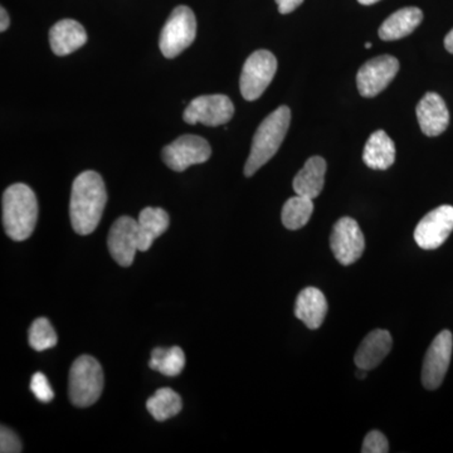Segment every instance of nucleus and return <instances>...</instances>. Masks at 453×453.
I'll list each match as a JSON object with an SVG mask.
<instances>
[{"mask_svg": "<svg viewBox=\"0 0 453 453\" xmlns=\"http://www.w3.org/2000/svg\"><path fill=\"white\" fill-rule=\"evenodd\" d=\"M107 203L104 179L94 170L83 172L73 184L70 219L77 234H91L103 219Z\"/></svg>", "mask_w": 453, "mask_h": 453, "instance_id": "nucleus-1", "label": "nucleus"}, {"mask_svg": "<svg viewBox=\"0 0 453 453\" xmlns=\"http://www.w3.org/2000/svg\"><path fill=\"white\" fill-rule=\"evenodd\" d=\"M3 226L5 234L17 242L28 240L38 219V202L26 184H13L3 195Z\"/></svg>", "mask_w": 453, "mask_h": 453, "instance_id": "nucleus-2", "label": "nucleus"}, {"mask_svg": "<svg viewBox=\"0 0 453 453\" xmlns=\"http://www.w3.org/2000/svg\"><path fill=\"white\" fill-rule=\"evenodd\" d=\"M290 122L291 110L288 106H280L261 122L253 136L251 151L244 166L246 177H252L275 157L286 138Z\"/></svg>", "mask_w": 453, "mask_h": 453, "instance_id": "nucleus-3", "label": "nucleus"}, {"mask_svg": "<svg viewBox=\"0 0 453 453\" xmlns=\"http://www.w3.org/2000/svg\"><path fill=\"white\" fill-rule=\"evenodd\" d=\"M104 372L95 357L81 356L74 360L68 380V395L76 407H89L103 395Z\"/></svg>", "mask_w": 453, "mask_h": 453, "instance_id": "nucleus-4", "label": "nucleus"}, {"mask_svg": "<svg viewBox=\"0 0 453 453\" xmlns=\"http://www.w3.org/2000/svg\"><path fill=\"white\" fill-rule=\"evenodd\" d=\"M196 37V19L192 9L179 5L170 14L160 33L159 47L166 58H175L188 47L192 46Z\"/></svg>", "mask_w": 453, "mask_h": 453, "instance_id": "nucleus-5", "label": "nucleus"}, {"mask_svg": "<svg viewBox=\"0 0 453 453\" xmlns=\"http://www.w3.org/2000/svg\"><path fill=\"white\" fill-rule=\"evenodd\" d=\"M277 71L276 57L266 50L253 52L244 62L240 79L241 94L244 100L255 101L262 96Z\"/></svg>", "mask_w": 453, "mask_h": 453, "instance_id": "nucleus-6", "label": "nucleus"}, {"mask_svg": "<svg viewBox=\"0 0 453 453\" xmlns=\"http://www.w3.org/2000/svg\"><path fill=\"white\" fill-rule=\"evenodd\" d=\"M234 106L226 95H204L195 98L184 111V121L189 125L203 124L205 127H219L231 120Z\"/></svg>", "mask_w": 453, "mask_h": 453, "instance_id": "nucleus-7", "label": "nucleus"}, {"mask_svg": "<svg viewBox=\"0 0 453 453\" xmlns=\"http://www.w3.org/2000/svg\"><path fill=\"white\" fill-rule=\"evenodd\" d=\"M163 160L174 172H184L196 164L208 162L211 155L210 142L196 135H183L163 149Z\"/></svg>", "mask_w": 453, "mask_h": 453, "instance_id": "nucleus-8", "label": "nucleus"}, {"mask_svg": "<svg viewBox=\"0 0 453 453\" xmlns=\"http://www.w3.org/2000/svg\"><path fill=\"white\" fill-rule=\"evenodd\" d=\"M330 247L342 266L356 264L365 249V234L356 219L344 217L334 226L330 235Z\"/></svg>", "mask_w": 453, "mask_h": 453, "instance_id": "nucleus-9", "label": "nucleus"}, {"mask_svg": "<svg viewBox=\"0 0 453 453\" xmlns=\"http://www.w3.org/2000/svg\"><path fill=\"white\" fill-rule=\"evenodd\" d=\"M452 350V334L449 330H443L432 342L423 360L422 383L426 389L440 388L451 363Z\"/></svg>", "mask_w": 453, "mask_h": 453, "instance_id": "nucleus-10", "label": "nucleus"}, {"mask_svg": "<svg viewBox=\"0 0 453 453\" xmlns=\"http://www.w3.org/2000/svg\"><path fill=\"white\" fill-rule=\"evenodd\" d=\"M399 71L395 57L384 55L366 62L357 74V86L363 97H375L388 88Z\"/></svg>", "mask_w": 453, "mask_h": 453, "instance_id": "nucleus-11", "label": "nucleus"}, {"mask_svg": "<svg viewBox=\"0 0 453 453\" xmlns=\"http://www.w3.org/2000/svg\"><path fill=\"white\" fill-rule=\"evenodd\" d=\"M110 255L122 267H129L139 252L138 220L129 216L116 219L107 238Z\"/></svg>", "mask_w": 453, "mask_h": 453, "instance_id": "nucleus-12", "label": "nucleus"}, {"mask_svg": "<svg viewBox=\"0 0 453 453\" xmlns=\"http://www.w3.org/2000/svg\"><path fill=\"white\" fill-rule=\"evenodd\" d=\"M453 231V207L441 205L423 217L414 231V240L423 250H436Z\"/></svg>", "mask_w": 453, "mask_h": 453, "instance_id": "nucleus-13", "label": "nucleus"}, {"mask_svg": "<svg viewBox=\"0 0 453 453\" xmlns=\"http://www.w3.org/2000/svg\"><path fill=\"white\" fill-rule=\"evenodd\" d=\"M417 119L422 133L429 138L445 133L449 125V111L443 98L428 92L417 105Z\"/></svg>", "mask_w": 453, "mask_h": 453, "instance_id": "nucleus-14", "label": "nucleus"}, {"mask_svg": "<svg viewBox=\"0 0 453 453\" xmlns=\"http://www.w3.org/2000/svg\"><path fill=\"white\" fill-rule=\"evenodd\" d=\"M88 42V33L77 20L62 19L50 31V44L56 56H68Z\"/></svg>", "mask_w": 453, "mask_h": 453, "instance_id": "nucleus-15", "label": "nucleus"}, {"mask_svg": "<svg viewBox=\"0 0 453 453\" xmlns=\"http://www.w3.org/2000/svg\"><path fill=\"white\" fill-rule=\"evenodd\" d=\"M392 335L387 330L378 329L368 334L357 348L354 357L357 368L365 371L377 368L392 350Z\"/></svg>", "mask_w": 453, "mask_h": 453, "instance_id": "nucleus-16", "label": "nucleus"}, {"mask_svg": "<svg viewBox=\"0 0 453 453\" xmlns=\"http://www.w3.org/2000/svg\"><path fill=\"white\" fill-rule=\"evenodd\" d=\"M327 309L329 306L323 292L316 288H306L297 296L295 315L309 329L315 330L323 325Z\"/></svg>", "mask_w": 453, "mask_h": 453, "instance_id": "nucleus-17", "label": "nucleus"}, {"mask_svg": "<svg viewBox=\"0 0 453 453\" xmlns=\"http://www.w3.org/2000/svg\"><path fill=\"white\" fill-rule=\"evenodd\" d=\"M423 13L421 9L408 7L399 9L384 20L380 28V37L383 41H398L407 37L421 25Z\"/></svg>", "mask_w": 453, "mask_h": 453, "instance_id": "nucleus-18", "label": "nucleus"}, {"mask_svg": "<svg viewBox=\"0 0 453 453\" xmlns=\"http://www.w3.org/2000/svg\"><path fill=\"white\" fill-rule=\"evenodd\" d=\"M325 174H326L325 159L321 157H310L294 179L292 186H294L295 193L297 196L315 199L323 190Z\"/></svg>", "mask_w": 453, "mask_h": 453, "instance_id": "nucleus-19", "label": "nucleus"}, {"mask_svg": "<svg viewBox=\"0 0 453 453\" xmlns=\"http://www.w3.org/2000/svg\"><path fill=\"white\" fill-rule=\"evenodd\" d=\"M363 162L368 168L387 170L395 162V145L383 130L375 131L366 142Z\"/></svg>", "mask_w": 453, "mask_h": 453, "instance_id": "nucleus-20", "label": "nucleus"}, {"mask_svg": "<svg viewBox=\"0 0 453 453\" xmlns=\"http://www.w3.org/2000/svg\"><path fill=\"white\" fill-rule=\"evenodd\" d=\"M138 226L139 251H149L154 241L169 228V214L162 208H145L140 211Z\"/></svg>", "mask_w": 453, "mask_h": 453, "instance_id": "nucleus-21", "label": "nucleus"}, {"mask_svg": "<svg viewBox=\"0 0 453 453\" xmlns=\"http://www.w3.org/2000/svg\"><path fill=\"white\" fill-rule=\"evenodd\" d=\"M183 408L180 395L170 388H160L146 402V410L157 421L163 422L177 416Z\"/></svg>", "mask_w": 453, "mask_h": 453, "instance_id": "nucleus-22", "label": "nucleus"}, {"mask_svg": "<svg viewBox=\"0 0 453 453\" xmlns=\"http://www.w3.org/2000/svg\"><path fill=\"white\" fill-rule=\"evenodd\" d=\"M314 211V203L308 196H292L282 208L281 219L283 226L290 231H297L308 225Z\"/></svg>", "mask_w": 453, "mask_h": 453, "instance_id": "nucleus-23", "label": "nucleus"}, {"mask_svg": "<svg viewBox=\"0 0 453 453\" xmlns=\"http://www.w3.org/2000/svg\"><path fill=\"white\" fill-rule=\"evenodd\" d=\"M149 366L166 377H177L186 366V354L179 347L157 348L151 353Z\"/></svg>", "mask_w": 453, "mask_h": 453, "instance_id": "nucleus-24", "label": "nucleus"}, {"mask_svg": "<svg viewBox=\"0 0 453 453\" xmlns=\"http://www.w3.org/2000/svg\"><path fill=\"white\" fill-rule=\"evenodd\" d=\"M28 342L35 351H43L56 347L58 338L49 319L40 318L33 321L29 327Z\"/></svg>", "mask_w": 453, "mask_h": 453, "instance_id": "nucleus-25", "label": "nucleus"}, {"mask_svg": "<svg viewBox=\"0 0 453 453\" xmlns=\"http://www.w3.org/2000/svg\"><path fill=\"white\" fill-rule=\"evenodd\" d=\"M31 390L42 403H50L55 398V392L43 372H35L32 377Z\"/></svg>", "mask_w": 453, "mask_h": 453, "instance_id": "nucleus-26", "label": "nucleus"}, {"mask_svg": "<svg viewBox=\"0 0 453 453\" xmlns=\"http://www.w3.org/2000/svg\"><path fill=\"white\" fill-rule=\"evenodd\" d=\"M388 451V440L381 432L372 431L366 434L362 447L363 453H387Z\"/></svg>", "mask_w": 453, "mask_h": 453, "instance_id": "nucleus-27", "label": "nucleus"}, {"mask_svg": "<svg viewBox=\"0 0 453 453\" xmlns=\"http://www.w3.org/2000/svg\"><path fill=\"white\" fill-rule=\"evenodd\" d=\"M0 451L2 453L22 451V443H20L19 438L7 427L0 429Z\"/></svg>", "mask_w": 453, "mask_h": 453, "instance_id": "nucleus-28", "label": "nucleus"}, {"mask_svg": "<svg viewBox=\"0 0 453 453\" xmlns=\"http://www.w3.org/2000/svg\"><path fill=\"white\" fill-rule=\"evenodd\" d=\"M303 3V0H282L279 4V12L281 14L292 13V12L299 8Z\"/></svg>", "mask_w": 453, "mask_h": 453, "instance_id": "nucleus-29", "label": "nucleus"}, {"mask_svg": "<svg viewBox=\"0 0 453 453\" xmlns=\"http://www.w3.org/2000/svg\"><path fill=\"white\" fill-rule=\"evenodd\" d=\"M0 31L5 32L11 25V19H9L8 12L4 8H0Z\"/></svg>", "mask_w": 453, "mask_h": 453, "instance_id": "nucleus-30", "label": "nucleus"}, {"mask_svg": "<svg viewBox=\"0 0 453 453\" xmlns=\"http://www.w3.org/2000/svg\"><path fill=\"white\" fill-rule=\"evenodd\" d=\"M445 47L446 50L453 55V29L452 31H449V35H446Z\"/></svg>", "mask_w": 453, "mask_h": 453, "instance_id": "nucleus-31", "label": "nucleus"}, {"mask_svg": "<svg viewBox=\"0 0 453 453\" xmlns=\"http://www.w3.org/2000/svg\"><path fill=\"white\" fill-rule=\"evenodd\" d=\"M357 2L363 5H372L375 4V3L380 2V0H357Z\"/></svg>", "mask_w": 453, "mask_h": 453, "instance_id": "nucleus-32", "label": "nucleus"}, {"mask_svg": "<svg viewBox=\"0 0 453 453\" xmlns=\"http://www.w3.org/2000/svg\"><path fill=\"white\" fill-rule=\"evenodd\" d=\"M365 49H366V50L372 49V43H371V42H366V43H365Z\"/></svg>", "mask_w": 453, "mask_h": 453, "instance_id": "nucleus-33", "label": "nucleus"}, {"mask_svg": "<svg viewBox=\"0 0 453 453\" xmlns=\"http://www.w3.org/2000/svg\"><path fill=\"white\" fill-rule=\"evenodd\" d=\"M281 2H282V0H276L277 5H279L280 3H281Z\"/></svg>", "mask_w": 453, "mask_h": 453, "instance_id": "nucleus-34", "label": "nucleus"}]
</instances>
